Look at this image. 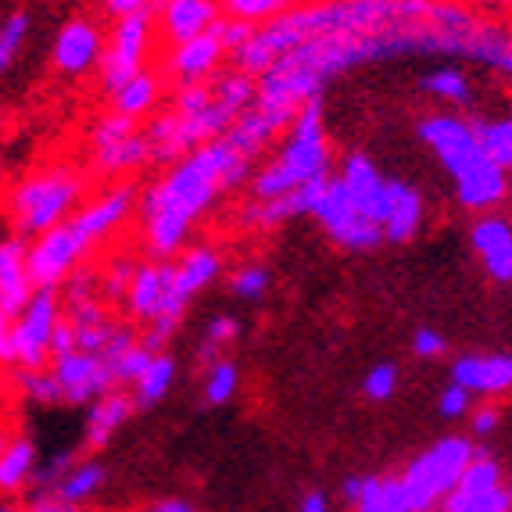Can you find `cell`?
Returning <instances> with one entry per match:
<instances>
[{"instance_id": "cell-1", "label": "cell", "mask_w": 512, "mask_h": 512, "mask_svg": "<svg viewBox=\"0 0 512 512\" xmlns=\"http://www.w3.org/2000/svg\"><path fill=\"white\" fill-rule=\"evenodd\" d=\"M441 58L477 61L512 79V29L495 18L448 4V0H405L398 18L380 29H337L319 33L287 51L273 69L258 76V97L230 126L226 137L255 158L273 144L276 133L291 129L298 111L312 97H323L326 83L344 72L391 58Z\"/></svg>"}, {"instance_id": "cell-2", "label": "cell", "mask_w": 512, "mask_h": 512, "mask_svg": "<svg viewBox=\"0 0 512 512\" xmlns=\"http://www.w3.org/2000/svg\"><path fill=\"white\" fill-rule=\"evenodd\" d=\"M248 165L251 158L230 144V137L201 144L172 162L165 176L140 194V230L147 251L154 258L176 255L187 244L194 222L215 205V197L248 180Z\"/></svg>"}, {"instance_id": "cell-3", "label": "cell", "mask_w": 512, "mask_h": 512, "mask_svg": "<svg viewBox=\"0 0 512 512\" xmlns=\"http://www.w3.org/2000/svg\"><path fill=\"white\" fill-rule=\"evenodd\" d=\"M255 97H258V83L244 69H237L233 76L215 79L212 86L205 83L183 86L176 111L154 119L144 129L147 140H151V162L172 165L180 162L183 154L197 151L201 144H212V140L226 137L233 122L255 104Z\"/></svg>"}, {"instance_id": "cell-4", "label": "cell", "mask_w": 512, "mask_h": 512, "mask_svg": "<svg viewBox=\"0 0 512 512\" xmlns=\"http://www.w3.org/2000/svg\"><path fill=\"white\" fill-rule=\"evenodd\" d=\"M416 137L434 151V158L448 172L455 197L466 212L484 215L509 197V172L484 151L477 126L470 119H459L452 111H434V115L419 119Z\"/></svg>"}, {"instance_id": "cell-5", "label": "cell", "mask_w": 512, "mask_h": 512, "mask_svg": "<svg viewBox=\"0 0 512 512\" xmlns=\"http://www.w3.org/2000/svg\"><path fill=\"white\" fill-rule=\"evenodd\" d=\"M326 176H330V144H326L323 101L312 97L298 111V119L291 122L273 162L255 172L251 197L255 201H269V197H283L291 194V190L305 187V183L326 180Z\"/></svg>"}, {"instance_id": "cell-6", "label": "cell", "mask_w": 512, "mask_h": 512, "mask_svg": "<svg viewBox=\"0 0 512 512\" xmlns=\"http://www.w3.org/2000/svg\"><path fill=\"white\" fill-rule=\"evenodd\" d=\"M86 205V176L69 165L36 169L8 190V222L11 233L36 240L54 230Z\"/></svg>"}, {"instance_id": "cell-7", "label": "cell", "mask_w": 512, "mask_h": 512, "mask_svg": "<svg viewBox=\"0 0 512 512\" xmlns=\"http://www.w3.org/2000/svg\"><path fill=\"white\" fill-rule=\"evenodd\" d=\"M473 455H477V448H473V437L466 434H448L430 444L427 452H419L398 473V484H402L409 512H434L459 487Z\"/></svg>"}, {"instance_id": "cell-8", "label": "cell", "mask_w": 512, "mask_h": 512, "mask_svg": "<svg viewBox=\"0 0 512 512\" xmlns=\"http://www.w3.org/2000/svg\"><path fill=\"white\" fill-rule=\"evenodd\" d=\"M65 319L61 291H36L15 323H0V359L8 369H47L54 362V330Z\"/></svg>"}, {"instance_id": "cell-9", "label": "cell", "mask_w": 512, "mask_h": 512, "mask_svg": "<svg viewBox=\"0 0 512 512\" xmlns=\"http://www.w3.org/2000/svg\"><path fill=\"white\" fill-rule=\"evenodd\" d=\"M90 248L94 240L86 237L76 219H65L61 226L29 240V273H33L36 291H61V283L83 265Z\"/></svg>"}, {"instance_id": "cell-10", "label": "cell", "mask_w": 512, "mask_h": 512, "mask_svg": "<svg viewBox=\"0 0 512 512\" xmlns=\"http://www.w3.org/2000/svg\"><path fill=\"white\" fill-rule=\"evenodd\" d=\"M312 219H316L319 226H323L326 237L344 251H373L380 240H387L384 226L373 222L369 215H362V208L351 201L341 176H330L323 197L316 201Z\"/></svg>"}, {"instance_id": "cell-11", "label": "cell", "mask_w": 512, "mask_h": 512, "mask_svg": "<svg viewBox=\"0 0 512 512\" xmlns=\"http://www.w3.org/2000/svg\"><path fill=\"white\" fill-rule=\"evenodd\" d=\"M151 162V140L137 129V119L122 111L97 122L94 129V169L97 176H126Z\"/></svg>"}, {"instance_id": "cell-12", "label": "cell", "mask_w": 512, "mask_h": 512, "mask_svg": "<svg viewBox=\"0 0 512 512\" xmlns=\"http://www.w3.org/2000/svg\"><path fill=\"white\" fill-rule=\"evenodd\" d=\"M147 43H151V11L122 15L101 58V86L108 94H119L129 79H137L144 72Z\"/></svg>"}, {"instance_id": "cell-13", "label": "cell", "mask_w": 512, "mask_h": 512, "mask_svg": "<svg viewBox=\"0 0 512 512\" xmlns=\"http://www.w3.org/2000/svg\"><path fill=\"white\" fill-rule=\"evenodd\" d=\"M54 376H58L61 391H65V402L69 405H94L101 402L104 394H111L119 387L115 373L108 369V362L94 351H69V355H58L54 359Z\"/></svg>"}, {"instance_id": "cell-14", "label": "cell", "mask_w": 512, "mask_h": 512, "mask_svg": "<svg viewBox=\"0 0 512 512\" xmlns=\"http://www.w3.org/2000/svg\"><path fill=\"white\" fill-rule=\"evenodd\" d=\"M133 212H140V194L133 183L122 180V183H108L101 194L90 197L72 219L83 226L86 237L94 240V244H101V240H108L115 230H122V226L133 219Z\"/></svg>"}, {"instance_id": "cell-15", "label": "cell", "mask_w": 512, "mask_h": 512, "mask_svg": "<svg viewBox=\"0 0 512 512\" xmlns=\"http://www.w3.org/2000/svg\"><path fill=\"white\" fill-rule=\"evenodd\" d=\"M33 294L36 283L29 273V240L8 233L0 244V323H15Z\"/></svg>"}, {"instance_id": "cell-16", "label": "cell", "mask_w": 512, "mask_h": 512, "mask_svg": "<svg viewBox=\"0 0 512 512\" xmlns=\"http://www.w3.org/2000/svg\"><path fill=\"white\" fill-rule=\"evenodd\" d=\"M337 176H341L344 187H348L351 201L362 208V215H369L373 222H384L387 197H391V180L376 169V162L366 151H351L341 162Z\"/></svg>"}, {"instance_id": "cell-17", "label": "cell", "mask_w": 512, "mask_h": 512, "mask_svg": "<svg viewBox=\"0 0 512 512\" xmlns=\"http://www.w3.org/2000/svg\"><path fill=\"white\" fill-rule=\"evenodd\" d=\"M470 244L477 251L484 273L495 283H512V222L502 215H477L470 230Z\"/></svg>"}, {"instance_id": "cell-18", "label": "cell", "mask_w": 512, "mask_h": 512, "mask_svg": "<svg viewBox=\"0 0 512 512\" xmlns=\"http://www.w3.org/2000/svg\"><path fill=\"white\" fill-rule=\"evenodd\" d=\"M101 58V33L94 22H86V18L65 22V29L54 40V69L65 76H83L94 65H101Z\"/></svg>"}, {"instance_id": "cell-19", "label": "cell", "mask_w": 512, "mask_h": 512, "mask_svg": "<svg viewBox=\"0 0 512 512\" xmlns=\"http://www.w3.org/2000/svg\"><path fill=\"white\" fill-rule=\"evenodd\" d=\"M452 380L477 398H495L512 391V355H462L452 362Z\"/></svg>"}, {"instance_id": "cell-20", "label": "cell", "mask_w": 512, "mask_h": 512, "mask_svg": "<svg viewBox=\"0 0 512 512\" xmlns=\"http://www.w3.org/2000/svg\"><path fill=\"white\" fill-rule=\"evenodd\" d=\"M326 183H330V176H326V180H316V183H305V187L291 190V194H283V197L251 201V205L244 208V222H248V226H258V230H273V226L298 219V215H312L316 212V201L323 197Z\"/></svg>"}, {"instance_id": "cell-21", "label": "cell", "mask_w": 512, "mask_h": 512, "mask_svg": "<svg viewBox=\"0 0 512 512\" xmlns=\"http://www.w3.org/2000/svg\"><path fill=\"white\" fill-rule=\"evenodd\" d=\"M137 412V402H133V394H126L122 387H115L111 394H104L101 402L86 405V423H83V448L90 452H101L108 448V441L126 427V419Z\"/></svg>"}, {"instance_id": "cell-22", "label": "cell", "mask_w": 512, "mask_h": 512, "mask_svg": "<svg viewBox=\"0 0 512 512\" xmlns=\"http://www.w3.org/2000/svg\"><path fill=\"white\" fill-rule=\"evenodd\" d=\"M222 54H226V47H222V40L215 36V29H208V33L194 36V40L176 43V54L169 58V72L180 79L183 86L205 83L215 72Z\"/></svg>"}, {"instance_id": "cell-23", "label": "cell", "mask_w": 512, "mask_h": 512, "mask_svg": "<svg viewBox=\"0 0 512 512\" xmlns=\"http://www.w3.org/2000/svg\"><path fill=\"white\" fill-rule=\"evenodd\" d=\"M423 194L416 187H409L405 180H391V197H387V212H384V237L391 244H409L419 230H423Z\"/></svg>"}, {"instance_id": "cell-24", "label": "cell", "mask_w": 512, "mask_h": 512, "mask_svg": "<svg viewBox=\"0 0 512 512\" xmlns=\"http://www.w3.org/2000/svg\"><path fill=\"white\" fill-rule=\"evenodd\" d=\"M162 22L169 40L187 43L219 22V0H165Z\"/></svg>"}, {"instance_id": "cell-25", "label": "cell", "mask_w": 512, "mask_h": 512, "mask_svg": "<svg viewBox=\"0 0 512 512\" xmlns=\"http://www.w3.org/2000/svg\"><path fill=\"white\" fill-rule=\"evenodd\" d=\"M162 305H165L162 262L137 265V276H133V283H129V291H126L129 319H137L140 326H147V323H154V319L162 316Z\"/></svg>"}, {"instance_id": "cell-26", "label": "cell", "mask_w": 512, "mask_h": 512, "mask_svg": "<svg viewBox=\"0 0 512 512\" xmlns=\"http://www.w3.org/2000/svg\"><path fill=\"white\" fill-rule=\"evenodd\" d=\"M40 470V452L26 434H15L0 448V491L4 498L18 495L22 487H33V477Z\"/></svg>"}, {"instance_id": "cell-27", "label": "cell", "mask_w": 512, "mask_h": 512, "mask_svg": "<svg viewBox=\"0 0 512 512\" xmlns=\"http://www.w3.org/2000/svg\"><path fill=\"white\" fill-rule=\"evenodd\" d=\"M104 480H108V466L97 459H79L69 466V473L61 477V484L54 487V495H61L65 502L72 505H83L90 502V498L97 495L104 487Z\"/></svg>"}, {"instance_id": "cell-28", "label": "cell", "mask_w": 512, "mask_h": 512, "mask_svg": "<svg viewBox=\"0 0 512 512\" xmlns=\"http://www.w3.org/2000/svg\"><path fill=\"white\" fill-rule=\"evenodd\" d=\"M172 384H176V362H172V355H165V351H154L151 366L144 369V376H140L129 391H133L137 409H151V405H158L165 394L172 391Z\"/></svg>"}, {"instance_id": "cell-29", "label": "cell", "mask_w": 512, "mask_h": 512, "mask_svg": "<svg viewBox=\"0 0 512 512\" xmlns=\"http://www.w3.org/2000/svg\"><path fill=\"white\" fill-rule=\"evenodd\" d=\"M441 512H512V487L498 484L487 491H466L455 487L441 502Z\"/></svg>"}, {"instance_id": "cell-30", "label": "cell", "mask_w": 512, "mask_h": 512, "mask_svg": "<svg viewBox=\"0 0 512 512\" xmlns=\"http://www.w3.org/2000/svg\"><path fill=\"white\" fill-rule=\"evenodd\" d=\"M15 376V391L26 405H58L65 402V391H61L54 369H11Z\"/></svg>"}, {"instance_id": "cell-31", "label": "cell", "mask_w": 512, "mask_h": 512, "mask_svg": "<svg viewBox=\"0 0 512 512\" xmlns=\"http://www.w3.org/2000/svg\"><path fill=\"white\" fill-rule=\"evenodd\" d=\"M419 86L427 90L430 97H437V101H444L448 108H466V104L473 101V86H470V79L462 76L459 69H434V72H427V76L419 79Z\"/></svg>"}, {"instance_id": "cell-32", "label": "cell", "mask_w": 512, "mask_h": 512, "mask_svg": "<svg viewBox=\"0 0 512 512\" xmlns=\"http://www.w3.org/2000/svg\"><path fill=\"white\" fill-rule=\"evenodd\" d=\"M355 512H409L398 477H366Z\"/></svg>"}, {"instance_id": "cell-33", "label": "cell", "mask_w": 512, "mask_h": 512, "mask_svg": "<svg viewBox=\"0 0 512 512\" xmlns=\"http://www.w3.org/2000/svg\"><path fill=\"white\" fill-rule=\"evenodd\" d=\"M111 97H115V111H122L129 119H140V115H147V111L154 108V101H158V83H154V76L140 72L137 79H129L119 94H111Z\"/></svg>"}, {"instance_id": "cell-34", "label": "cell", "mask_w": 512, "mask_h": 512, "mask_svg": "<svg viewBox=\"0 0 512 512\" xmlns=\"http://www.w3.org/2000/svg\"><path fill=\"white\" fill-rule=\"evenodd\" d=\"M473 126H477L484 151L491 154L505 172H512V119H495V122L473 119Z\"/></svg>"}, {"instance_id": "cell-35", "label": "cell", "mask_w": 512, "mask_h": 512, "mask_svg": "<svg viewBox=\"0 0 512 512\" xmlns=\"http://www.w3.org/2000/svg\"><path fill=\"white\" fill-rule=\"evenodd\" d=\"M237 387H240V373H237V366H233L230 359H219V362H212V366H208V373H205V402L212 405V409L233 402Z\"/></svg>"}, {"instance_id": "cell-36", "label": "cell", "mask_w": 512, "mask_h": 512, "mask_svg": "<svg viewBox=\"0 0 512 512\" xmlns=\"http://www.w3.org/2000/svg\"><path fill=\"white\" fill-rule=\"evenodd\" d=\"M240 337V323L233 316H215L208 319L205 326V348H201V362L205 366H212V362L222 359V348L226 344H233Z\"/></svg>"}, {"instance_id": "cell-37", "label": "cell", "mask_w": 512, "mask_h": 512, "mask_svg": "<svg viewBox=\"0 0 512 512\" xmlns=\"http://www.w3.org/2000/svg\"><path fill=\"white\" fill-rule=\"evenodd\" d=\"M29 36V15L26 11H15V15L4 18V26H0V69L11 72L18 58V47L26 43Z\"/></svg>"}, {"instance_id": "cell-38", "label": "cell", "mask_w": 512, "mask_h": 512, "mask_svg": "<svg viewBox=\"0 0 512 512\" xmlns=\"http://www.w3.org/2000/svg\"><path fill=\"white\" fill-rule=\"evenodd\" d=\"M269 283H273V276H269L265 265H240L237 273L230 276V291H233V298H240V301H258V298H265Z\"/></svg>"}, {"instance_id": "cell-39", "label": "cell", "mask_w": 512, "mask_h": 512, "mask_svg": "<svg viewBox=\"0 0 512 512\" xmlns=\"http://www.w3.org/2000/svg\"><path fill=\"white\" fill-rule=\"evenodd\" d=\"M498 484H505L502 466L487 452L473 455V462L466 466V473H462V480H459V487H466V491H487V487H498Z\"/></svg>"}, {"instance_id": "cell-40", "label": "cell", "mask_w": 512, "mask_h": 512, "mask_svg": "<svg viewBox=\"0 0 512 512\" xmlns=\"http://www.w3.org/2000/svg\"><path fill=\"white\" fill-rule=\"evenodd\" d=\"M291 0H222V8L230 18H244V22H273L276 15L287 11Z\"/></svg>"}, {"instance_id": "cell-41", "label": "cell", "mask_w": 512, "mask_h": 512, "mask_svg": "<svg viewBox=\"0 0 512 512\" xmlns=\"http://www.w3.org/2000/svg\"><path fill=\"white\" fill-rule=\"evenodd\" d=\"M398 366L394 362H380V366H373L366 373V380H362V394H366L369 402H387V398H394V391H398Z\"/></svg>"}, {"instance_id": "cell-42", "label": "cell", "mask_w": 512, "mask_h": 512, "mask_svg": "<svg viewBox=\"0 0 512 512\" xmlns=\"http://www.w3.org/2000/svg\"><path fill=\"white\" fill-rule=\"evenodd\" d=\"M137 276V262H129V258H111L108 269H104V280H101V294L104 298H115V301H126L129 283Z\"/></svg>"}, {"instance_id": "cell-43", "label": "cell", "mask_w": 512, "mask_h": 512, "mask_svg": "<svg viewBox=\"0 0 512 512\" xmlns=\"http://www.w3.org/2000/svg\"><path fill=\"white\" fill-rule=\"evenodd\" d=\"M212 29H215V36L222 40V47H226V54H240L251 40H255V33H258L255 22H244V18H230V22H215Z\"/></svg>"}, {"instance_id": "cell-44", "label": "cell", "mask_w": 512, "mask_h": 512, "mask_svg": "<svg viewBox=\"0 0 512 512\" xmlns=\"http://www.w3.org/2000/svg\"><path fill=\"white\" fill-rule=\"evenodd\" d=\"M437 409H441L444 419H462V416H470L473 412V394L466 391L462 384H448L441 391V398H437Z\"/></svg>"}, {"instance_id": "cell-45", "label": "cell", "mask_w": 512, "mask_h": 512, "mask_svg": "<svg viewBox=\"0 0 512 512\" xmlns=\"http://www.w3.org/2000/svg\"><path fill=\"white\" fill-rule=\"evenodd\" d=\"M412 351H416L419 359H441L444 351H448V341L437 330H430V326H419L412 333Z\"/></svg>"}, {"instance_id": "cell-46", "label": "cell", "mask_w": 512, "mask_h": 512, "mask_svg": "<svg viewBox=\"0 0 512 512\" xmlns=\"http://www.w3.org/2000/svg\"><path fill=\"white\" fill-rule=\"evenodd\" d=\"M22 512H79V505L65 502V498L54 495V491H33Z\"/></svg>"}, {"instance_id": "cell-47", "label": "cell", "mask_w": 512, "mask_h": 512, "mask_svg": "<svg viewBox=\"0 0 512 512\" xmlns=\"http://www.w3.org/2000/svg\"><path fill=\"white\" fill-rule=\"evenodd\" d=\"M498 423H502V412H498L495 405H480V409L470 412V430H473V437H491L498 430Z\"/></svg>"}, {"instance_id": "cell-48", "label": "cell", "mask_w": 512, "mask_h": 512, "mask_svg": "<svg viewBox=\"0 0 512 512\" xmlns=\"http://www.w3.org/2000/svg\"><path fill=\"white\" fill-rule=\"evenodd\" d=\"M147 4L151 0H108V11L115 18H122V15H133V11H147Z\"/></svg>"}, {"instance_id": "cell-49", "label": "cell", "mask_w": 512, "mask_h": 512, "mask_svg": "<svg viewBox=\"0 0 512 512\" xmlns=\"http://www.w3.org/2000/svg\"><path fill=\"white\" fill-rule=\"evenodd\" d=\"M140 512H194V505L183 502V498H162V502L147 505V509H140Z\"/></svg>"}, {"instance_id": "cell-50", "label": "cell", "mask_w": 512, "mask_h": 512, "mask_svg": "<svg viewBox=\"0 0 512 512\" xmlns=\"http://www.w3.org/2000/svg\"><path fill=\"white\" fill-rule=\"evenodd\" d=\"M362 487H366V477H348L341 484V495H344V502H348L351 509H355V502L362 498Z\"/></svg>"}, {"instance_id": "cell-51", "label": "cell", "mask_w": 512, "mask_h": 512, "mask_svg": "<svg viewBox=\"0 0 512 512\" xmlns=\"http://www.w3.org/2000/svg\"><path fill=\"white\" fill-rule=\"evenodd\" d=\"M298 512H330V502H326L323 491H308V495L301 498V509Z\"/></svg>"}, {"instance_id": "cell-52", "label": "cell", "mask_w": 512, "mask_h": 512, "mask_svg": "<svg viewBox=\"0 0 512 512\" xmlns=\"http://www.w3.org/2000/svg\"><path fill=\"white\" fill-rule=\"evenodd\" d=\"M0 512H18V505L11 502V498H4V505H0Z\"/></svg>"}]
</instances>
